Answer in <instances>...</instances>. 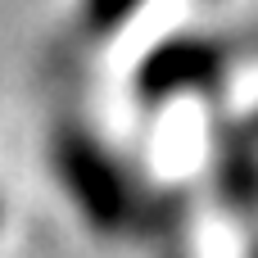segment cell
<instances>
[{"label":"cell","mask_w":258,"mask_h":258,"mask_svg":"<svg viewBox=\"0 0 258 258\" xmlns=\"http://www.w3.org/2000/svg\"><path fill=\"white\" fill-rule=\"evenodd\" d=\"M218 73V54L204 45V41H190V36H172L163 41L136 73V86L145 95H168V91H186L195 82H209Z\"/></svg>","instance_id":"obj_1"},{"label":"cell","mask_w":258,"mask_h":258,"mask_svg":"<svg viewBox=\"0 0 258 258\" xmlns=\"http://www.w3.org/2000/svg\"><path fill=\"white\" fill-rule=\"evenodd\" d=\"M63 177L73 181L77 200L95 213V218H113L122 204V181L118 172L104 163V154L95 145H68L63 150Z\"/></svg>","instance_id":"obj_2"},{"label":"cell","mask_w":258,"mask_h":258,"mask_svg":"<svg viewBox=\"0 0 258 258\" xmlns=\"http://www.w3.org/2000/svg\"><path fill=\"white\" fill-rule=\"evenodd\" d=\"M136 9H141V0H86V23H91L95 32H113V27H122Z\"/></svg>","instance_id":"obj_3"}]
</instances>
